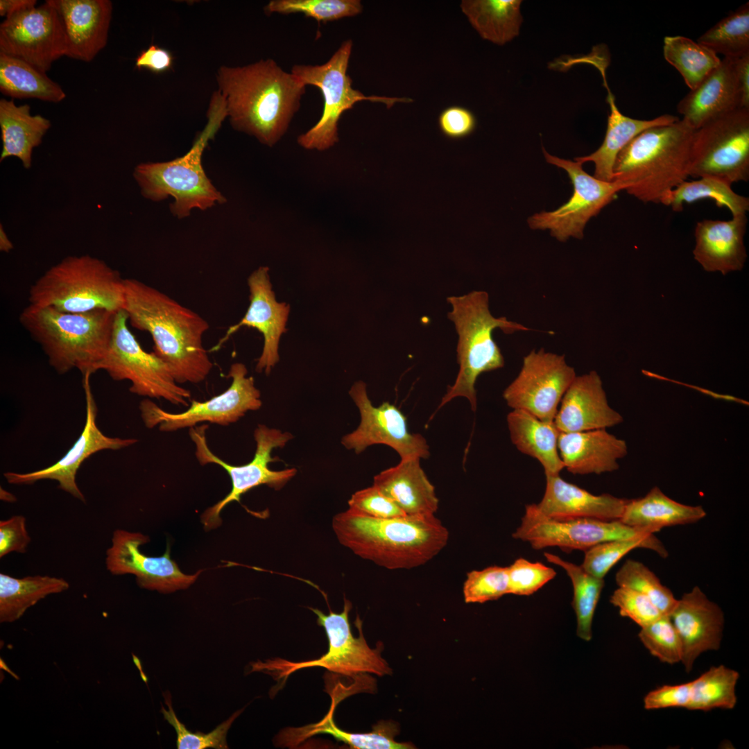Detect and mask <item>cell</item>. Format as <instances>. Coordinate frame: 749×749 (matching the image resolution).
Segmentation results:
<instances>
[{
    "mask_svg": "<svg viewBox=\"0 0 749 749\" xmlns=\"http://www.w3.org/2000/svg\"><path fill=\"white\" fill-rule=\"evenodd\" d=\"M747 223L746 214L734 216L729 221L697 222L693 250L695 260L707 272L725 275L741 270L747 259L743 242Z\"/></svg>",
    "mask_w": 749,
    "mask_h": 749,
    "instance_id": "27",
    "label": "cell"
},
{
    "mask_svg": "<svg viewBox=\"0 0 749 749\" xmlns=\"http://www.w3.org/2000/svg\"><path fill=\"white\" fill-rule=\"evenodd\" d=\"M128 321L124 309L117 311L110 345L98 370H105L114 380L130 381L129 390L135 395L189 406L191 392L176 382L159 356L141 347L130 331Z\"/></svg>",
    "mask_w": 749,
    "mask_h": 749,
    "instance_id": "12",
    "label": "cell"
},
{
    "mask_svg": "<svg viewBox=\"0 0 749 749\" xmlns=\"http://www.w3.org/2000/svg\"><path fill=\"white\" fill-rule=\"evenodd\" d=\"M508 567L491 566L467 574L463 586L467 603H483L508 594Z\"/></svg>",
    "mask_w": 749,
    "mask_h": 749,
    "instance_id": "49",
    "label": "cell"
},
{
    "mask_svg": "<svg viewBox=\"0 0 749 749\" xmlns=\"http://www.w3.org/2000/svg\"><path fill=\"white\" fill-rule=\"evenodd\" d=\"M173 60L169 51L152 44L137 56L135 67L138 70L146 69L155 74H162L172 68Z\"/></svg>",
    "mask_w": 749,
    "mask_h": 749,
    "instance_id": "56",
    "label": "cell"
},
{
    "mask_svg": "<svg viewBox=\"0 0 749 749\" xmlns=\"http://www.w3.org/2000/svg\"><path fill=\"white\" fill-rule=\"evenodd\" d=\"M66 35V56L90 62L106 46L112 19L110 0H49Z\"/></svg>",
    "mask_w": 749,
    "mask_h": 749,
    "instance_id": "24",
    "label": "cell"
},
{
    "mask_svg": "<svg viewBox=\"0 0 749 749\" xmlns=\"http://www.w3.org/2000/svg\"><path fill=\"white\" fill-rule=\"evenodd\" d=\"M741 93V108L749 109V55L736 58Z\"/></svg>",
    "mask_w": 749,
    "mask_h": 749,
    "instance_id": "57",
    "label": "cell"
},
{
    "mask_svg": "<svg viewBox=\"0 0 749 749\" xmlns=\"http://www.w3.org/2000/svg\"><path fill=\"white\" fill-rule=\"evenodd\" d=\"M349 509L357 513L379 519L406 516L401 508L376 486L354 492L348 500Z\"/></svg>",
    "mask_w": 749,
    "mask_h": 749,
    "instance_id": "52",
    "label": "cell"
},
{
    "mask_svg": "<svg viewBox=\"0 0 749 749\" xmlns=\"http://www.w3.org/2000/svg\"><path fill=\"white\" fill-rule=\"evenodd\" d=\"M610 601L619 608L622 617L630 619L640 628L664 615L647 596L632 589L619 587Z\"/></svg>",
    "mask_w": 749,
    "mask_h": 749,
    "instance_id": "51",
    "label": "cell"
},
{
    "mask_svg": "<svg viewBox=\"0 0 749 749\" xmlns=\"http://www.w3.org/2000/svg\"><path fill=\"white\" fill-rule=\"evenodd\" d=\"M317 616V623L325 629L329 641L327 652L318 659L293 662L281 658L258 661L252 664V671H264L279 680L287 678L299 669L320 666L330 671L346 675H357L366 673L378 676L391 675L392 669L382 657L383 644L371 648L367 644L362 632V622L357 617L355 622L359 635L355 637L352 633L349 622V613L352 603L345 599L343 610L340 613L330 611L325 614L322 611L310 608Z\"/></svg>",
    "mask_w": 749,
    "mask_h": 749,
    "instance_id": "9",
    "label": "cell"
},
{
    "mask_svg": "<svg viewBox=\"0 0 749 749\" xmlns=\"http://www.w3.org/2000/svg\"><path fill=\"white\" fill-rule=\"evenodd\" d=\"M349 395L359 409L361 420L357 428L341 440L347 449L359 454L370 446L386 445L395 450L401 459L429 457L426 439L420 433L408 431L406 417L395 405L385 402L374 406L362 381L352 385Z\"/></svg>",
    "mask_w": 749,
    "mask_h": 749,
    "instance_id": "19",
    "label": "cell"
},
{
    "mask_svg": "<svg viewBox=\"0 0 749 749\" xmlns=\"http://www.w3.org/2000/svg\"><path fill=\"white\" fill-rule=\"evenodd\" d=\"M0 498L1 500L7 502H14L17 499L15 495L1 488L0 490Z\"/></svg>",
    "mask_w": 749,
    "mask_h": 749,
    "instance_id": "60",
    "label": "cell"
},
{
    "mask_svg": "<svg viewBox=\"0 0 749 749\" xmlns=\"http://www.w3.org/2000/svg\"><path fill=\"white\" fill-rule=\"evenodd\" d=\"M168 710L162 706L164 718L173 727L177 734L176 746L178 749L228 748L226 737L233 721L243 709L234 712L228 719L218 725L211 732L205 734L199 731L192 732L178 718L171 704L169 691L163 694Z\"/></svg>",
    "mask_w": 749,
    "mask_h": 749,
    "instance_id": "47",
    "label": "cell"
},
{
    "mask_svg": "<svg viewBox=\"0 0 749 749\" xmlns=\"http://www.w3.org/2000/svg\"><path fill=\"white\" fill-rule=\"evenodd\" d=\"M28 299L29 304L63 312H117L124 307V279L98 258L68 256L36 280Z\"/></svg>",
    "mask_w": 749,
    "mask_h": 749,
    "instance_id": "8",
    "label": "cell"
},
{
    "mask_svg": "<svg viewBox=\"0 0 749 749\" xmlns=\"http://www.w3.org/2000/svg\"><path fill=\"white\" fill-rule=\"evenodd\" d=\"M564 355L532 350L523 359L516 378L506 388L503 397L512 409L524 410L552 422L561 399L576 377Z\"/></svg>",
    "mask_w": 749,
    "mask_h": 749,
    "instance_id": "17",
    "label": "cell"
},
{
    "mask_svg": "<svg viewBox=\"0 0 749 749\" xmlns=\"http://www.w3.org/2000/svg\"><path fill=\"white\" fill-rule=\"evenodd\" d=\"M669 616L680 639L681 662L687 672L691 671L701 653L720 648L724 613L699 587L695 586L677 600Z\"/></svg>",
    "mask_w": 749,
    "mask_h": 749,
    "instance_id": "23",
    "label": "cell"
},
{
    "mask_svg": "<svg viewBox=\"0 0 749 749\" xmlns=\"http://www.w3.org/2000/svg\"><path fill=\"white\" fill-rule=\"evenodd\" d=\"M125 304L130 325L148 332L153 352L169 368L176 382L198 384L213 363L203 343L209 325L166 293L135 279H124Z\"/></svg>",
    "mask_w": 749,
    "mask_h": 749,
    "instance_id": "1",
    "label": "cell"
},
{
    "mask_svg": "<svg viewBox=\"0 0 749 749\" xmlns=\"http://www.w3.org/2000/svg\"><path fill=\"white\" fill-rule=\"evenodd\" d=\"M14 246L11 241L9 239L6 234L3 225H0V250L3 252H9L13 249Z\"/></svg>",
    "mask_w": 749,
    "mask_h": 749,
    "instance_id": "59",
    "label": "cell"
},
{
    "mask_svg": "<svg viewBox=\"0 0 749 749\" xmlns=\"http://www.w3.org/2000/svg\"><path fill=\"white\" fill-rule=\"evenodd\" d=\"M739 678L738 671L724 665L711 667L691 682L690 701L687 709L707 712L715 708H734Z\"/></svg>",
    "mask_w": 749,
    "mask_h": 749,
    "instance_id": "42",
    "label": "cell"
},
{
    "mask_svg": "<svg viewBox=\"0 0 749 749\" xmlns=\"http://www.w3.org/2000/svg\"><path fill=\"white\" fill-rule=\"evenodd\" d=\"M688 175L730 184L749 180V109H737L694 130Z\"/></svg>",
    "mask_w": 749,
    "mask_h": 749,
    "instance_id": "13",
    "label": "cell"
},
{
    "mask_svg": "<svg viewBox=\"0 0 749 749\" xmlns=\"http://www.w3.org/2000/svg\"><path fill=\"white\" fill-rule=\"evenodd\" d=\"M521 3L520 0H463L460 8L483 39L503 45L519 33Z\"/></svg>",
    "mask_w": 749,
    "mask_h": 749,
    "instance_id": "36",
    "label": "cell"
},
{
    "mask_svg": "<svg viewBox=\"0 0 749 749\" xmlns=\"http://www.w3.org/2000/svg\"><path fill=\"white\" fill-rule=\"evenodd\" d=\"M691 696V682L663 685L648 692L644 698V707L647 710L683 707L687 709Z\"/></svg>",
    "mask_w": 749,
    "mask_h": 749,
    "instance_id": "55",
    "label": "cell"
},
{
    "mask_svg": "<svg viewBox=\"0 0 749 749\" xmlns=\"http://www.w3.org/2000/svg\"><path fill=\"white\" fill-rule=\"evenodd\" d=\"M338 542L388 569L421 566L447 545L449 533L434 515L379 519L347 509L332 519Z\"/></svg>",
    "mask_w": 749,
    "mask_h": 749,
    "instance_id": "3",
    "label": "cell"
},
{
    "mask_svg": "<svg viewBox=\"0 0 749 749\" xmlns=\"http://www.w3.org/2000/svg\"><path fill=\"white\" fill-rule=\"evenodd\" d=\"M731 185L714 177H702L691 182L685 180L668 192L660 203L680 212L683 210L684 203L709 198L714 200L719 207H726L732 216L746 214L749 210V198L735 193Z\"/></svg>",
    "mask_w": 749,
    "mask_h": 749,
    "instance_id": "39",
    "label": "cell"
},
{
    "mask_svg": "<svg viewBox=\"0 0 749 749\" xmlns=\"http://www.w3.org/2000/svg\"><path fill=\"white\" fill-rule=\"evenodd\" d=\"M654 533L629 526L620 520L556 519L543 514L537 504H529L526 506L521 524L512 535L528 542L536 550L558 546L567 551H585L599 543Z\"/></svg>",
    "mask_w": 749,
    "mask_h": 749,
    "instance_id": "16",
    "label": "cell"
},
{
    "mask_svg": "<svg viewBox=\"0 0 749 749\" xmlns=\"http://www.w3.org/2000/svg\"><path fill=\"white\" fill-rule=\"evenodd\" d=\"M36 4V0H1L0 16L7 18L24 10L35 7Z\"/></svg>",
    "mask_w": 749,
    "mask_h": 749,
    "instance_id": "58",
    "label": "cell"
},
{
    "mask_svg": "<svg viewBox=\"0 0 749 749\" xmlns=\"http://www.w3.org/2000/svg\"><path fill=\"white\" fill-rule=\"evenodd\" d=\"M51 121L40 114L32 115L31 107L17 106L12 100H0V128L2 151L0 161L15 157L28 169L32 165L33 149L38 146L49 129Z\"/></svg>",
    "mask_w": 749,
    "mask_h": 749,
    "instance_id": "33",
    "label": "cell"
},
{
    "mask_svg": "<svg viewBox=\"0 0 749 749\" xmlns=\"http://www.w3.org/2000/svg\"><path fill=\"white\" fill-rule=\"evenodd\" d=\"M544 556L551 563L562 567L570 578L574 596L572 607L577 620V635L585 641L592 639V625L595 610L604 586V579L596 577L578 566L545 552Z\"/></svg>",
    "mask_w": 749,
    "mask_h": 749,
    "instance_id": "41",
    "label": "cell"
},
{
    "mask_svg": "<svg viewBox=\"0 0 749 749\" xmlns=\"http://www.w3.org/2000/svg\"><path fill=\"white\" fill-rule=\"evenodd\" d=\"M741 108L736 58H723L695 89L680 100L682 120L696 130L707 122Z\"/></svg>",
    "mask_w": 749,
    "mask_h": 749,
    "instance_id": "26",
    "label": "cell"
},
{
    "mask_svg": "<svg viewBox=\"0 0 749 749\" xmlns=\"http://www.w3.org/2000/svg\"><path fill=\"white\" fill-rule=\"evenodd\" d=\"M451 306L448 318L453 322L458 335L457 362L459 370L454 383L447 388L438 409L453 399H467L471 408L477 407L475 384L479 376L504 365L500 348L494 341L497 328L504 333L528 331L529 328L506 317L495 318L489 309V295L484 291H473L460 296L447 298Z\"/></svg>",
    "mask_w": 749,
    "mask_h": 749,
    "instance_id": "7",
    "label": "cell"
},
{
    "mask_svg": "<svg viewBox=\"0 0 749 749\" xmlns=\"http://www.w3.org/2000/svg\"><path fill=\"white\" fill-rule=\"evenodd\" d=\"M217 82L232 126L268 146L286 132L306 87L271 59L221 67Z\"/></svg>",
    "mask_w": 749,
    "mask_h": 749,
    "instance_id": "2",
    "label": "cell"
},
{
    "mask_svg": "<svg viewBox=\"0 0 749 749\" xmlns=\"http://www.w3.org/2000/svg\"><path fill=\"white\" fill-rule=\"evenodd\" d=\"M44 72L28 62L0 52V91L14 98H37L59 103L65 98L62 87Z\"/></svg>",
    "mask_w": 749,
    "mask_h": 749,
    "instance_id": "38",
    "label": "cell"
},
{
    "mask_svg": "<svg viewBox=\"0 0 749 749\" xmlns=\"http://www.w3.org/2000/svg\"><path fill=\"white\" fill-rule=\"evenodd\" d=\"M227 117L225 101L217 91L214 93L207 112V123L190 150L182 157L163 162L141 163L136 166L133 176L142 196L153 201L171 197L173 214L179 218L189 216L193 209L205 210L226 201L207 178L202 164L203 151Z\"/></svg>",
    "mask_w": 749,
    "mask_h": 749,
    "instance_id": "6",
    "label": "cell"
},
{
    "mask_svg": "<svg viewBox=\"0 0 749 749\" xmlns=\"http://www.w3.org/2000/svg\"><path fill=\"white\" fill-rule=\"evenodd\" d=\"M247 374L243 363L232 364L227 374L232 382L224 392L204 402L192 400L181 413L167 412L150 399H144L139 405L141 418L147 428L158 426L164 432L190 429L200 422L221 426L234 423L248 411H257L262 405L260 391L253 377Z\"/></svg>",
    "mask_w": 749,
    "mask_h": 749,
    "instance_id": "14",
    "label": "cell"
},
{
    "mask_svg": "<svg viewBox=\"0 0 749 749\" xmlns=\"http://www.w3.org/2000/svg\"><path fill=\"white\" fill-rule=\"evenodd\" d=\"M67 51L62 21L49 0L6 18L0 25V52L44 72Z\"/></svg>",
    "mask_w": 749,
    "mask_h": 749,
    "instance_id": "18",
    "label": "cell"
},
{
    "mask_svg": "<svg viewBox=\"0 0 749 749\" xmlns=\"http://www.w3.org/2000/svg\"><path fill=\"white\" fill-rule=\"evenodd\" d=\"M638 637L649 653L661 662L670 664L681 662L680 639L669 615H662L642 627Z\"/></svg>",
    "mask_w": 749,
    "mask_h": 749,
    "instance_id": "48",
    "label": "cell"
},
{
    "mask_svg": "<svg viewBox=\"0 0 749 749\" xmlns=\"http://www.w3.org/2000/svg\"><path fill=\"white\" fill-rule=\"evenodd\" d=\"M207 424L196 426L189 429V436L193 442L195 456L201 465L216 464L229 474L232 481L230 492L214 506L208 508L201 516V522L206 531L218 527L221 524L220 517L222 510L230 503L239 501L241 496L251 489L261 485H266L276 490L282 489L297 473L294 467L283 470H272L268 464L277 460L271 454L275 448H282L293 439L289 432L259 424L254 431L256 450L253 458L242 465H233L215 455L209 448L206 440Z\"/></svg>",
    "mask_w": 749,
    "mask_h": 749,
    "instance_id": "11",
    "label": "cell"
},
{
    "mask_svg": "<svg viewBox=\"0 0 749 749\" xmlns=\"http://www.w3.org/2000/svg\"><path fill=\"white\" fill-rule=\"evenodd\" d=\"M333 700L329 712L319 722L300 728L282 730L275 737L277 746L295 747L307 738L317 734H329L337 741L344 742L351 748L357 749H413L411 742H398L395 737L399 733V724L392 720L380 721L366 733H352L340 729L334 723Z\"/></svg>",
    "mask_w": 749,
    "mask_h": 749,
    "instance_id": "31",
    "label": "cell"
},
{
    "mask_svg": "<svg viewBox=\"0 0 749 749\" xmlns=\"http://www.w3.org/2000/svg\"><path fill=\"white\" fill-rule=\"evenodd\" d=\"M705 515L701 506L679 503L654 487L642 497L628 499L619 520L629 526L656 533L664 527L697 522Z\"/></svg>",
    "mask_w": 749,
    "mask_h": 749,
    "instance_id": "35",
    "label": "cell"
},
{
    "mask_svg": "<svg viewBox=\"0 0 749 749\" xmlns=\"http://www.w3.org/2000/svg\"><path fill=\"white\" fill-rule=\"evenodd\" d=\"M558 447L564 469L582 475L614 472L628 453L626 441L606 429L560 432Z\"/></svg>",
    "mask_w": 749,
    "mask_h": 749,
    "instance_id": "29",
    "label": "cell"
},
{
    "mask_svg": "<svg viewBox=\"0 0 749 749\" xmlns=\"http://www.w3.org/2000/svg\"><path fill=\"white\" fill-rule=\"evenodd\" d=\"M352 49L350 40L342 43L331 58L321 65L295 64L291 74L304 85L318 87L324 105L319 121L298 138V144L306 149L324 150L338 141V123L341 114L352 109L359 101L368 100L384 103L389 109L396 103H411L407 97L365 96L354 89L347 70Z\"/></svg>",
    "mask_w": 749,
    "mask_h": 749,
    "instance_id": "10",
    "label": "cell"
},
{
    "mask_svg": "<svg viewBox=\"0 0 749 749\" xmlns=\"http://www.w3.org/2000/svg\"><path fill=\"white\" fill-rule=\"evenodd\" d=\"M508 594L529 596L556 576V571L544 564L519 558L508 567Z\"/></svg>",
    "mask_w": 749,
    "mask_h": 749,
    "instance_id": "50",
    "label": "cell"
},
{
    "mask_svg": "<svg viewBox=\"0 0 749 749\" xmlns=\"http://www.w3.org/2000/svg\"><path fill=\"white\" fill-rule=\"evenodd\" d=\"M619 587L634 589L647 596L665 615H669L677 600L669 588L642 562L628 559L617 571Z\"/></svg>",
    "mask_w": 749,
    "mask_h": 749,
    "instance_id": "45",
    "label": "cell"
},
{
    "mask_svg": "<svg viewBox=\"0 0 749 749\" xmlns=\"http://www.w3.org/2000/svg\"><path fill=\"white\" fill-rule=\"evenodd\" d=\"M545 476L544 493L537 506L553 519L619 520L628 501L610 494H593L565 481L560 474Z\"/></svg>",
    "mask_w": 749,
    "mask_h": 749,
    "instance_id": "28",
    "label": "cell"
},
{
    "mask_svg": "<svg viewBox=\"0 0 749 749\" xmlns=\"http://www.w3.org/2000/svg\"><path fill=\"white\" fill-rule=\"evenodd\" d=\"M663 55L681 74L690 90L695 89L721 61L707 47L682 35L664 38Z\"/></svg>",
    "mask_w": 749,
    "mask_h": 749,
    "instance_id": "40",
    "label": "cell"
},
{
    "mask_svg": "<svg viewBox=\"0 0 749 749\" xmlns=\"http://www.w3.org/2000/svg\"><path fill=\"white\" fill-rule=\"evenodd\" d=\"M506 420L516 448L540 463L545 475L560 474L564 465L558 447L560 432L554 422L543 421L520 409H513Z\"/></svg>",
    "mask_w": 749,
    "mask_h": 749,
    "instance_id": "34",
    "label": "cell"
},
{
    "mask_svg": "<svg viewBox=\"0 0 749 749\" xmlns=\"http://www.w3.org/2000/svg\"><path fill=\"white\" fill-rule=\"evenodd\" d=\"M250 304L243 318L230 326L212 350L219 349L242 327H252L264 337V347L256 370L269 374L279 361L278 346L282 334L286 331L289 305L278 302L268 275V268L261 266L248 279Z\"/></svg>",
    "mask_w": 749,
    "mask_h": 749,
    "instance_id": "22",
    "label": "cell"
},
{
    "mask_svg": "<svg viewBox=\"0 0 749 749\" xmlns=\"http://www.w3.org/2000/svg\"><path fill=\"white\" fill-rule=\"evenodd\" d=\"M362 10L359 0H273L265 7L268 14L302 13L319 22L355 16Z\"/></svg>",
    "mask_w": 749,
    "mask_h": 749,
    "instance_id": "46",
    "label": "cell"
},
{
    "mask_svg": "<svg viewBox=\"0 0 749 749\" xmlns=\"http://www.w3.org/2000/svg\"><path fill=\"white\" fill-rule=\"evenodd\" d=\"M546 161L564 169L574 186L569 200L558 209L536 213L528 219L533 230H549L550 234L561 242L570 237L581 239L589 220L614 200L617 194L628 185L613 180L605 182L585 172L581 163L565 160L549 154L544 148Z\"/></svg>",
    "mask_w": 749,
    "mask_h": 749,
    "instance_id": "15",
    "label": "cell"
},
{
    "mask_svg": "<svg viewBox=\"0 0 749 749\" xmlns=\"http://www.w3.org/2000/svg\"><path fill=\"white\" fill-rule=\"evenodd\" d=\"M149 540L139 532L115 530L106 551L107 569L113 575L133 574L141 587L162 593L187 589L197 580L203 570L184 574L171 559L169 546L161 556L144 554L140 546Z\"/></svg>",
    "mask_w": 749,
    "mask_h": 749,
    "instance_id": "20",
    "label": "cell"
},
{
    "mask_svg": "<svg viewBox=\"0 0 749 749\" xmlns=\"http://www.w3.org/2000/svg\"><path fill=\"white\" fill-rule=\"evenodd\" d=\"M31 541L24 516L15 515L0 522L1 558L12 552L25 553Z\"/></svg>",
    "mask_w": 749,
    "mask_h": 749,
    "instance_id": "54",
    "label": "cell"
},
{
    "mask_svg": "<svg viewBox=\"0 0 749 749\" xmlns=\"http://www.w3.org/2000/svg\"><path fill=\"white\" fill-rule=\"evenodd\" d=\"M69 583L62 578L30 576L15 578L0 574V622L12 623L49 595L66 591Z\"/></svg>",
    "mask_w": 749,
    "mask_h": 749,
    "instance_id": "37",
    "label": "cell"
},
{
    "mask_svg": "<svg viewBox=\"0 0 749 749\" xmlns=\"http://www.w3.org/2000/svg\"><path fill=\"white\" fill-rule=\"evenodd\" d=\"M697 42L724 58H739L749 55V3L721 19Z\"/></svg>",
    "mask_w": 749,
    "mask_h": 749,
    "instance_id": "43",
    "label": "cell"
},
{
    "mask_svg": "<svg viewBox=\"0 0 749 749\" xmlns=\"http://www.w3.org/2000/svg\"><path fill=\"white\" fill-rule=\"evenodd\" d=\"M643 548L655 551L662 558L669 553L662 542L654 535L610 540L597 544L585 551L582 567L589 574L601 578L613 566L633 549Z\"/></svg>",
    "mask_w": 749,
    "mask_h": 749,
    "instance_id": "44",
    "label": "cell"
},
{
    "mask_svg": "<svg viewBox=\"0 0 749 749\" xmlns=\"http://www.w3.org/2000/svg\"><path fill=\"white\" fill-rule=\"evenodd\" d=\"M694 129L682 119L649 128L617 155L612 180L628 185L626 192L647 203H660L685 181Z\"/></svg>",
    "mask_w": 749,
    "mask_h": 749,
    "instance_id": "5",
    "label": "cell"
},
{
    "mask_svg": "<svg viewBox=\"0 0 749 749\" xmlns=\"http://www.w3.org/2000/svg\"><path fill=\"white\" fill-rule=\"evenodd\" d=\"M438 122L441 132L451 139L469 136L476 126L474 114L469 109L458 105L445 108L440 113Z\"/></svg>",
    "mask_w": 749,
    "mask_h": 749,
    "instance_id": "53",
    "label": "cell"
},
{
    "mask_svg": "<svg viewBox=\"0 0 749 749\" xmlns=\"http://www.w3.org/2000/svg\"><path fill=\"white\" fill-rule=\"evenodd\" d=\"M90 376H83L86 420L83 430L76 442L62 458L48 467L28 473L5 472L3 476L9 483L30 485L40 480H55L58 482L60 489L85 502V497L76 481L78 470L83 461L97 451L105 449L118 450L137 442L135 438L107 436L98 429L96 423L98 411L89 384Z\"/></svg>",
    "mask_w": 749,
    "mask_h": 749,
    "instance_id": "21",
    "label": "cell"
},
{
    "mask_svg": "<svg viewBox=\"0 0 749 749\" xmlns=\"http://www.w3.org/2000/svg\"><path fill=\"white\" fill-rule=\"evenodd\" d=\"M605 87L608 90L607 102L610 114L603 141L594 153L574 160L581 164L592 162L594 164V177L602 181L612 182L613 166L617 155L637 135L649 128L669 124L679 119L669 114L648 120L627 117L619 110L615 97L608 85Z\"/></svg>",
    "mask_w": 749,
    "mask_h": 749,
    "instance_id": "32",
    "label": "cell"
},
{
    "mask_svg": "<svg viewBox=\"0 0 749 749\" xmlns=\"http://www.w3.org/2000/svg\"><path fill=\"white\" fill-rule=\"evenodd\" d=\"M117 313L105 309L68 313L28 304L20 313L19 322L58 374L76 368L85 376L98 370Z\"/></svg>",
    "mask_w": 749,
    "mask_h": 749,
    "instance_id": "4",
    "label": "cell"
},
{
    "mask_svg": "<svg viewBox=\"0 0 749 749\" xmlns=\"http://www.w3.org/2000/svg\"><path fill=\"white\" fill-rule=\"evenodd\" d=\"M608 404L602 380L596 371L576 376L559 405L553 422L559 432L607 429L623 422Z\"/></svg>",
    "mask_w": 749,
    "mask_h": 749,
    "instance_id": "25",
    "label": "cell"
},
{
    "mask_svg": "<svg viewBox=\"0 0 749 749\" xmlns=\"http://www.w3.org/2000/svg\"><path fill=\"white\" fill-rule=\"evenodd\" d=\"M420 458L401 459L374 477L373 485L408 516L434 515L439 500L420 465Z\"/></svg>",
    "mask_w": 749,
    "mask_h": 749,
    "instance_id": "30",
    "label": "cell"
}]
</instances>
